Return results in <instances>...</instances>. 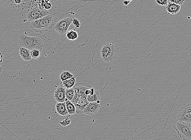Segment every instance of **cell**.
I'll use <instances>...</instances> for the list:
<instances>
[{
  "instance_id": "cell-1",
  "label": "cell",
  "mask_w": 191,
  "mask_h": 140,
  "mask_svg": "<svg viewBox=\"0 0 191 140\" xmlns=\"http://www.w3.org/2000/svg\"><path fill=\"white\" fill-rule=\"evenodd\" d=\"M92 88V86L85 83H76L73 87L75 89V95L71 102L76 107V112L78 114L83 113V111L89 104L87 101V96L85 94L87 89Z\"/></svg>"
},
{
  "instance_id": "cell-2",
  "label": "cell",
  "mask_w": 191,
  "mask_h": 140,
  "mask_svg": "<svg viewBox=\"0 0 191 140\" xmlns=\"http://www.w3.org/2000/svg\"><path fill=\"white\" fill-rule=\"evenodd\" d=\"M54 19L51 14L31 21L30 27L37 33H44L50 30L54 25Z\"/></svg>"
},
{
  "instance_id": "cell-3",
  "label": "cell",
  "mask_w": 191,
  "mask_h": 140,
  "mask_svg": "<svg viewBox=\"0 0 191 140\" xmlns=\"http://www.w3.org/2000/svg\"><path fill=\"white\" fill-rule=\"evenodd\" d=\"M19 43L22 47L31 51L33 50L41 51L43 46V41L39 37H30L24 34H21L19 37Z\"/></svg>"
},
{
  "instance_id": "cell-4",
  "label": "cell",
  "mask_w": 191,
  "mask_h": 140,
  "mask_svg": "<svg viewBox=\"0 0 191 140\" xmlns=\"http://www.w3.org/2000/svg\"><path fill=\"white\" fill-rule=\"evenodd\" d=\"M118 50V45L114 42L105 44L101 50L102 60L107 63L113 62L117 58Z\"/></svg>"
},
{
  "instance_id": "cell-5",
  "label": "cell",
  "mask_w": 191,
  "mask_h": 140,
  "mask_svg": "<svg viewBox=\"0 0 191 140\" xmlns=\"http://www.w3.org/2000/svg\"><path fill=\"white\" fill-rule=\"evenodd\" d=\"M178 136L182 140H191V128L190 123L178 121L173 125Z\"/></svg>"
},
{
  "instance_id": "cell-6",
  "label": "cell",
  "mask_w": 191,
  "mask_h": 140,
  "mask_svg": "<svg viewBox=\"0 0 191 140\" xmlns=\"http://www.w3.org/2000/svg\"><path fill=\"white\" fill-rule=\"evenodd\" d=\"M48 10L42 8H35L29 9L26 13V18L29 21H33L49 15Z\"/></svg>"
},
{
  "instance_id": "cell-7",
  "label": "cell",
  "mask_w": 191,
  "mask_h": 140,
  "mask_svg": "<svg viewBox=\"0 0 191 140\" xmlns=\"http://www.w3.org/2000/svg\"><path fill=\"white\" fill-rule=\"evenodd\" d=\"M179 121L191 122V103L182 105L177 113Z\"/></svg>"
},
{
  "instance_id": "cell-8",
  "label": "cell",
  "mask_w": 191,
  "mask_h": 140,
  "mask_svg": "<svg viewBox=\"0 0 191 140\" xmlns=\"http://www.w3.org/2000/svg\"><path fill=\"white\" fill-rule=\"evenodd\" d=\"M72 20L73 18H72L67 17L59 21L54 27L55 31L61 35L65 34L68 30L70 25L72 23Z\"/></svg>"
},
{
  "instance_id": "cell-9",
  "label": "cell",
  "mask_w": 191,
  "mask_h": 140,
  "mask_svg": "<svg viewBox=\"0 0 191 140\" xmlns=\"http://www.w3.org/2000/svg\"><path fill=\"white\" fill-rule=\"evenodd\" d=\"M101 107L100 103L96 102H90L87 105L83 111V113L88 116L96 114Z\"/></svg>"
},
{
  "instance_id": "cell-10",
  "label": "cell",
  "mask_w": 191,
  "mask_h": 140,
  "mask_svg": "<svg viewBox=\"0 0 191 140\" xmlns=\"http://www.w3.org/2000/svg\"><path fill=\"white\" fill-rule=\"evenodd\" d=\"M54 97L57 103L65 102L66 100V89L64 87H58L54 92Z\"/></svg>"
},
{
  "instance_id": "cell-11",
  "label": "cell",
  "mask_w": 191,
  "mask_h": 140,
  "mask_svg": "<svg viewBox=\"0 0 191 140\" xmlns=\"http://www.w3.org/2000/svg\"><path fill=\"white\" fill-rule=\"evenodd\" d=\"M181 8V5L170 2L168 3L167 5L165 6V9L169 14L175 15L180 11Z\"/></svg>"
},
{
  "instance_id": "cell-12",
  "label": "cell",
  "mask_w": 191,
  "mask_h": 140,
  "mask_svg": "<svg viewBox=\"0 0 191 140\" xmlns=\"http://www.w3.org/2000/svg\"><path fill=\"white\" fill-rule=\"evenodd\" d=\"M55 108L57 112L60 115L65 116L68 114L65 102L64 103H57L55 106Z\"/></svg>"
},
{
  "instance_id": "cell-13",
  "label": "cell",
  "mask_w": 191,
  "mask_h": 140,
  "mask_svg": "<svg viewBox=\"0 0 191 140\" xmlns=\"http://www.w3.org/2000/svg\"><path fill=\"white\" fill-rule=\"evenodd\" d=\"M19 54L20 57L24 60L29 61L32 59L31 55V51L28 49L21 47L19 49Z\"/></svg>"
},
{
  "instance_id": "cell-14",
  "label": "cell",
  "mask_w": 191,
  "mask_h": 140,
  "mask_svg": "<svg viewBox=\"0 0 191 140\" xmlns=\"http://www.w3.org/2000/svg\"><path fill=\"white\" fill-rule=\"evenodd\" d=\"M64 88L66 89H69L73 88L76 84V76H73L68 80L61 82Z\"/></svg>"
},
{
  "instance_id": "cell-15",
  "label": "cell",
  "mask_w": 191,
  "mask_h": 140,
  "mask_svg": "<svg viewBox=\"0 0 191 140\" xmlns=\"http://www.w3.org/2000/svg\"><path fill=\"white\" fill-rule=\"evenodd\" d=\"M87 100L89 103L96 102L100 103L101 98H100L99 93L97 90H95V92L93 95L89 94L87 96Z\"/></svg>"
},
{
  "instance_id": "cell-16",
  "label": "cell",
  "mask_w": 191,
  "mask_h": 140,
  "mask_svg": "<svg viewBox=\"0 0 191 140\" xmlns=\"http://www.w3.org/2000/svg\"><path fill=\"white\" fill-rule=\"evenodd\" d=\"M65 102H66V109H67L68 114L70 115H73L75 114L76 113V107L75 105L67 99H66Z\"/></svg>"
},
{
  "instance_id": "cell-17",
  "label": "cell",
  "mask_w": 191,
  "mask_h": 140,
  "mask_svg": "<svg viewBox=\"0 0 191 140\" xmlns=\"http://www.w3.org/2000/svg\"><path fill=\"white\" fill-rule=\"evenodd\" d=\"M66 37L68 40H76L78 37V34L75 30H71L66 33Z\"/></svg>"
},
{
  "instance_id": "cell-18",
  "label": "cell",
  "mask_w": 191,
  "mask_h": 140,
  "mask_svg": "<svg viewBox=\"0 0 191 140\" xmlns=\"http://www.w3.org/2000/svg\"><path fill=\"white\" fill-rule=\"evenodd\" d=\"M75 89L73 88L66 89V97L68 100L72 101L75 95Z\"/></svg>"
},
{
  "instance_id": "cell-19",
  "label": "cell",
  "mask_w": 191,
  "mask_h": 140,
  "mask_svg": "<svg viewBox=\"0 0 191 140\" xmlns=\"http://www.w3.org/2000/svg\"><path fill=\"white\" fill-rule=\"evenodd\" d=\"M74 76L75 75L69 72L65 71L63 73L60 75V79L61 82H62V81L68 80V79H70Z\"/></svg>"
},
{
  "instance_id": "cell-20",
  "label": "cell",
  "mask_w": 191,
  "mask_h": 140,
  "mask_svg": "<svg viewBox=\"0 0 191 140\" xmlns=\"http://www.w3.org/2000/svg\"><path fill=\"white\" fill-rule=\"evenodd\" d=\"M31 55L33 58H38L40 56V51L38 50H33L31 51Z\"/></svg>"
},
{
  "instance_id": "cell-21",
  "label": "cell",
  "mask_w": 191,
  "mask_h": 140,
  "mask_svg": "<svg viewBox=\"0 0 191 140\" xmlns=\"http://www.w3.org/2000/svg\"><path fill=\"white\" fill-rule=\"evenodd\" d=\"M72 23H73L74 26L76 28H78L80 27V21L78 19L76 18H73V20H72Z\"/></svg>"
},
{
  "instance_id": "cell-22",
  "label": "cell",
  "mask_w": 191,
  "mask_h": 140,
  "mask_svg": "<svg viewBox=\"0 0 191 140\" xmlns=\"http://www.w3.org/2000/svg\"><path fill=\"white\" fill-rule=\"evenodd\" d=\"M58 122L62 126H65L71 124V120L69 119L68 118H66V119H64L63 121Z\"/></svg>"
},
{
  "instance_id": "cell-23",
  "label": "cell",
  "mask_w": 191,
  "mask_h": 140,
  "mask_svg": "<svg viewBox=\"0 0 191 140\" xmlns=\"http://www.w3.org/2000/svg\"><path fill=\"white\" fill-rule=\"evenodd\" d=\"M157 3L159 5L161 6H166L168 3V0H155Z\"/></svg>"
},
{
  "instance_id": "cell-24",
  "label": "cell",
  "mask_w": 191,
  "mask_h": 140,
  "mask_svg": "<svg viewBox=\"0 0 191 140\" xmlns=\"http://www.w3.org/2000/svg\"><path fill=\"white\" fill-rule=\"evenodd\" d=\"M170 2H172L179 5H182L184 3L185 0H169Z\"/></svg>"
},
{
  "instance_id": "cell-25",
  "label": "cell",
  "mask_w": 191,
  "mask_h": 140,
  "mask_svg": "<svg viewBox=\"0 0 191 140\" xmlns=\"http://www.w3.org/2000/svg\"><path fill=\"white\" fill-rule=\"evenodd\" d=\"M52 5L51 3H48L46 4L45 6L44 7V9L48 10V9H50L51 8Z\"/></svg>"
},
{
  "instance_id": "cell-26",
  "label": "cell",
  "mask_w": 191,
  "mask_h": 140,
  "mask_svg": "<svg viewBox=\"0 0 191 140\" xmlns=\"http://www.w3.org/2000/svg\"><path fill=\"white\" fill-rule=\"evenodd\" d=\"M130 1H127V0H125V1L123 2V4L124 5L127 6L128 5H129L130 3Z\"/></svg>"
},
{
  "instance_id": "cell-27",
  "label": "cell",
  "mask_w": 191,
  "mask_h": 140,
  "mask_svg": "<svg viewBox=\"0 0 191 140\" xmlns=\"http://www.w3.org/2000/svg\"><path fill=\"white\" fill-rule=\"evenodd\" d=\"M90 89L91 88H90V89H87L86 90H85V94L87 96H88V95H89V94H90Z\"/></svg>"
},
{
  "instance_id": "cell-28",
  "label": "cell",
  "mask_w": 191,
  "mask_h": 140,
  "mask_svg": "<svg viewBox=\"0 0 191 140\" xmlns=\"http://www.w3.org/2000/svg\"><path fill=\"white\" fill-rule=\"evenodd\" d=\"M3 60V55L2 54L0 53V63H2Z\"/></svg>"
},
{
  "instance_id": "cell-29",
  "label": "cell",
  "mask_w": 191,
  "mask_h": 140,
  "mask_svg": "<svg viewBox=\"0 0 191 140\" xmlns=\"http://www.w3.org/2000/svg\"><path fill=\"white\" fill-rule=\"evenodd\" d=\"M43 1H44L46 3H49V2H50V0H43Z\"/></svg>"
},
{
  "instance_id": "cell-30",
  "label": "cell",
  "mask_w": 191,
  "mask_h": 140,
  "mask_svg": "<svg viewBox=\"0 0 191 140\" xmlns=\"http://www.w3.org/2000/svg\"><path fill=\"white\" fill-rule=\"evenodd\" d=\"M2 67H1V66L0 65V74H1V73H2Z\"/></svg>"
},
{
  "instance_id": "cell-31",
  "label": "cell",
  "mask_w": 191,
  "mask_h": 140,
  "mask_svg": "<svg viewBox=\"0 0 191 140\" xmlns=\"http://www.w3.org/2000/svg\"><path fill=\"white\" fill-rule=\"evenodd\" d=\"M127 1H130V2H131V1H133V0H127Z\"/></svg>"
},
{
  "instance_id": "cell-32",
  "label": "cell",
  "mask_w": 191,
  "mask_h": 140,
  "mask_svg": "<svg viewBox=\"0 0 191 140\" xmlns=\"http://www.w3.org/2000/svg\"><path fill=\"white\" fill-rule=\"evenodd\" d=\"M190 126L191 128V122L190 123Z\"/></svg>"
}]
</instances>
